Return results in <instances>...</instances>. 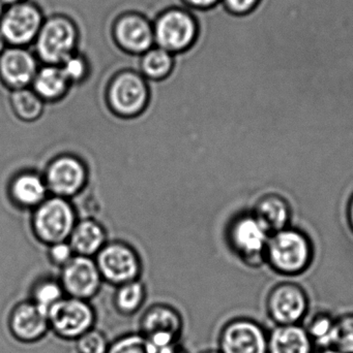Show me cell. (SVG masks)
<instances>
[{
    "mask_svg": "<svg viewBox=\"0 0 353 353\" xmlns=\"http://www.w3.org/2000/svg\"><path fill=\"white\" fill-rule=\"evenodd\" d=\"M313 259L310 239L298 230L285 228L271 234L267 249V261L282 275L304 273Z\"/></svg>",
    "mask_w": 353,
    "mask_h": 353,
    "instance_id": "1",
    "label": "cell"
},
{
    "mask_svg": "<svg viewBox=\"0 0 353 353\" xmlns=\"http://www.w3.org/2000/svg\"><path fill=\"white\" fill-rule=\"evenodd\" d=\"M79 28L66 14L47 17L35 41V55L45 64L60 65L66 58L77 52Z\"/></svg>",
    "mask_w": 353,
    "mask_h": 353,
    "instance_id": "2",
    "label": "cell"
},
{
    "mask_svg": "<svg viewBox=\"0 0 353 353\" xmlns=\"http://www.w3.org/2000/svg\"><path fill=\"white\" fill-rule=\"evenodd\" d=\"M157 47L176 55L192 49L199 35V24L191 10L184 8H167L158 14L153 22Z\"/></svg>",
    "mask_w": 353,
    "mask_h": 353,
    "instance_id": "3",
    "label": "cell"
},
{
    "mask_svg": "<svg viewBox=\"0 0 353 353\" xmlns=\"http://www.w3.org/2000/svg\"><path fill=\"white\" fill-rule=\"evenodd\" d=\"M269 238L271 234L253 214L238 216L230 225V246L249 267H259L267 261Z\"/></svg>",
    "mask_w": 353,
    "mask_h": 353,
    "instance_id": "4",
    "label": "cell"
},
{
    "mask_svg": "<svg viewBox=\"0 0 353 353\" xmlns=\"http://www.w3.org/2000/svg\"><path fill=\"white\" fill-rule=\"evenodd\" d=\"M45 21L43 10L30 0L6 6L0 20V33L8 46L27 48L35 43Z\"/></svg>",
    "mask_w": 353,
    "mask_h": 353,
    "instance_id": "5",
    "label": "cell"
},
{
    "mask_svg": "<svg viewBox=\"0 0 353 353\" xmlns=\"http://www.w3.org/2000/svg\"><path fill=\"white\" fill-rule=\"evenodd\" d=\"M221 353H269V332L250 317L230 319L219 335Z\"/></svg>",
    "mask_w": 353,
    "mask_h": 353,
    "instance_id": "6",
    "label": "cell"
},
{
    "mask_svg": "<svg viewBox=\"0 0 353 353\" xmlns=\"http://www.w3.org/2000/svg\"><path fill=\"white\" fill-rule=\"evenodd\" d=\"M309 309L308 294L300 284L282 282L267 294V315L276 325H302L308 316Z\"/></svg>",
    "mask_w": 353,
    "mask_h": 353,
    "instance_id": "7",
    "label": "cell"
},
{
    "mask_svg": "<svg viewBox=\"0 0 353 353\" xmlns=\"http://www.w3.org/2000/svg\"><path fill=\"white\" fill-rule=\"evenodd\" d=\"M50 329L64 339L77 340L95 325V311L84 300L64 298L48 312Z\"/></svg>",
    "mask_w": 353,
    "mask_h": 353,
    "instance_id": "8",
    "label": "cell"
},
{
    "mask_svg": "<svg viewBox=\"0 0 353 353\" xmlns=\"http://www.w3.org/2000/svg\"><path fill=\"white\" fill-rule=\"evenodd\" d=\"M37 236L48 244L64 242L75 228V214L64 197L55 196L44 201L33 218Z\"/></svg>",
    "mask_w": 353,
    "mask_h": 353,
    "instance_id": "9",
    "label": "cell"
},
{
    "mask_svg": "<svg viewBox=\"0 0 353 353\" xmlns=\"http://www.w3.org/2000/svg\"><path fill=\"white\" fill-rule=\"evenodd\" d=\"M149 92L145 79L138 72L124 70L111 80L108 101L114 112L122 116H135L145 109Z\"/></svg>",
    "mask_w": 353,
    "mask_h": 353,
    "instance_id": "10",
    "label": "cell"
},
{
    "mask_svg": "<svg viewBox=\"0 0 353 353\" xmlns=\"http://www.w3.org/2000/svg\"><path fill=\"white\" fill-rule=\"evenodd\" d=\"M112 37L122 51L133 55H142L155 46L153 22L136 12H124L114 21Z\"/></svg>",
    "mask_w": 353,
    "mask_h": 353,
    "instance_id": "11",
    "label": "cell"
},
{
    "mask_svg": "<svg viewBox=\"0 0 353 353\" xmlns=\"http://www.w3.org/2000/svg\"><path fill=\"white\" fill-rule=\"evenodd\" d=\"M97 265L102 278L120 286L135 281L140 272L136 253L122 244L103 247L97 255Z\"/></svg>",
    "mask_w": 353,
    "mask_h": 353,
    "instance_id": "12",
    "label": "cell"
},
{
    "mask_svg": "<svg viewBox=\"0 0 353 353\" xmlns=\"http://www.w3.org/2000/svg\"><path fill=\"white\" fill-rule=\"evenodd\" d=\"M102 275L97 263L87 256H75L62 270L61 286L70 298L88 300L101 288Z\"/></svg>",
    "mask_w": 353,
    "mask_h": 353,
    "instance_id": "13",
    "label": "cell"
},
{
    "mask_svg": "<svg viewBox=\"0 0 353 353\" xmlns=\"http://www.w3.org/2000/svg\"><path fill=\"white\" fill-rule=\"evenodd\" d=\"M39 68V59L28 48L8 46L0 55V82L12 90L28 88Z\"/></svg>",
    "mask_w": 353,
    "mask_h": 353,
    "instance_id": "14",
    "label": "cell"
},
{
    "mask_svg": "<svg viewBox=\"0 0 353 353\" xmlns=\"http://www.w3.org/2000/svg\"><path fill=\"white\" fill-rule=\"evenodd\" d=\"M84 165L70 157H60L50 165L46 175V185L56 196L77 194L86 183Z\"/></svg>",
    "mask_w": 353,
    "mask_h": 353,
    "instance_id": "15",
    "label": "cell"
},
{
    "mask_svg": "<svg viewBox=\"0 0 353 353\" xmlns=\"http://www.w3.org/2000/svg\"><path fill=\"white\" fill-rule=\"evenodd\" d=\"M8 327L19 341L25 343L39 341L50 329L48 314L32 301L20 303L10 312Z\"/></svg>",
    "mask_w": 353,
    "mask_h": 353,
    "instance_id": "16",
    "label": "cell"
},
{
    "mask_svg": "<svg viewBox=\"0 0 353 353\" xmlns=\"http://www.w3.org/2000/svg\"><path fill=\"white\" fill-rule=\"evenodd\" d=\"M315 350L303 325H276L269 332V353H314Z\"/></svg>",
    "mask_w": 353,
    "mask_h": 353,
    "instance_id": "17",
    "label": "cell"
},
{
    "mask_svg": "<svg viewBox=\"0 0 353 353\" xmlns=\"http://www.w3.org/2000/svg\"><path fill=\"white\" fill-rule=\"evenodd\" d=\"M180 313L168 306H155L147 310L141 321V334L144 337H170L178 340L182 334Z\"/></svg>",
    "mask_w": 353,
    "mask_h": 353,
    "instance_id": "18",
    "label": "cell"
},
{
    "mask_svg": "<svg viewBox=\"0 0 353 353\" xmlns=\"http://www.w3.org/2000/svg\"><path fill=\"white\" fill-rule=\"evenodd\" d=\"M253 215L273 234L288 228L292 209L287 199L277 193L260 197L254 208Z\"/></svg>",
    "mask_w": 353,
    "mask_h": 353,
    "instance_id": "19",
    "label": "cell"
},
{
    "mask_svg": "<svg viewBox=\"0 0 353 353\" xmlns=\"http://www.w3.org/2000/svg\"><path fill=\"white\" fill-rule=\"evenodd\" d=\"M70 247L81 256L99 252L105 244L103 228L93 220H83L75 225L70 234Z\"/></svg>",
    "mask_w": 353,
    "mask_h": 353,
    "instance_id": "20",
    "label": "cell"
},
{
    "mask_svg": "<svg viewBox=\"0 0 353 353\" xmlns=\"http://www.w3.org/2000/svg\"><path fill=\"white\" fill-rule=\"evenodd\" d=\"M70 85L59 65L45 64L37 70L32 82V90L41 99L54 101L61 97Z\"/></svg>",
    "mask_w": 353,
    "mask_h": 353,
    "instance_id": "21",
    "label": "cell"
},
{
    "mask_svg": "<svg viewBox=\"0 0 353 353\" xmlns=\"http://www.w3.org/2000/svg\"><path fill=\"white\" fill-rule=\"evenodd\" d=\"M12 199L25 207L39 205L45 201L47 185L35 174H23L14 179L10 186Z\"/></svg>",
    "mask_w": 353,
    "mask_h": 353,
    "instance_id": "22",
    "label": "cell"
},
{
    "mask_svg": "<svg viewBox=\"0 0 353 353\" xmlns=\"http://www.w3.org/2000/svg\"><path fill=\"white\" fill-rule=\"evenodd\" d=\"M174 65L175 55L157 46L142 54L139 62L141 76L153 81L167 78L171 74Z\"/></svg>",
    "mask_w": 353,
    "mask_h": 353,
    "instance_id": "23",
    "label": "cell"
},
{
    "mask_svg": "<svg viewBox=\"0 0 353 353\" xmlns=\"http://www.w3.org/2000/svg\"><path fill=\"white\" fill-rule=\"evenodd\" d=\"M337 317L329 311H317L304 325L316 350L333 348Z\"/></svg>",
    "mask_w": 353,
    "mask_h": 353,
    "instance_id": "24",
    "label": "cell"
},
{
    "mask_svg": "<svg viewBox=\"0 0 353 353\" xmlns=\"http://www.w3.org/2000/svg\"><path fill=\"white\" fill-rule=\"evenodd\" d=\"M12 111L24 121L37 120L43 112V99L28 88L17 89L10 93Z\"/></svg>",
    "mask_w": 353,
    "mask_h": 353,
    "instance_id": "25",
    "label": "cell"
},
{
    "mask_svg": "<svg viewBox=\"0 0 353 353\" xmlns=\"http://www.w3.org/2000/svg\"><path fill=\"white\" fill-rule=\"evenodd\" d=\"M144 299V286L135 280L120 286L116 292L115 306L124 314H133L142 306Z\"/></svg>",
    "mask_w": 353,
    "mask_h": 353,
    "instance_id": "26",
    "label": "cell"
},
{
    "mask_svg": "<svg viewBox=\"0 0 353 353\" xmlns=\"http://www.w3.org/2000/svg\"><path fill=\"white\" fill-rule=\"evenodd\" d=\"M64 290L61 284L47 280L35 286L33 290L32 302L48 314L50 309L64 299Z\"/></svg>",
    "mask_w": 353,
    "mask_h": 353,
    "instance_id": "27",
    "label": "cell"
},
{
    "mask_svg": "<svg viewBox=\"0 0 353 353\" xmlns=\"http://www.w3.org/2000/svg\"><path fill=\"white\" fill-rule=\"evenodd\" d=\"M333 348L342 353H353V313L337 317Z\"/></svg>",
    "mask_w": 353,
    "mask_h": 353,
    "instance_id": "28",
    "label": "cell"
},
{
    "mask_svg": "<svg viewBox=\"0 0 353 353\" xmlns=\"http://www.w3.org/2000/svg\"><path fill=\"white\" fill-rule=\"evenodd\" d=\"M107 353H153L142 334H131L118 338L109 346Z\"/></svg>",
    "mask_w": 353,
    "mask_h": 353,
    "instance_id": "29",
    "label": "cell"
},
{
    "mask_svg": "<svg viewBox=\"0 0 353 353\" xmlns=\"http://www.w3.org/2000/svg\"><path fill=\"white\" fill-rule=\"evenodd\" d=\"M59 66L70 84L80 83L81 81L86 78L87 74H88V61H87L86 57L79 52H75L73 55L66 58Z\"/></svg>",
    "mask_w": 353,
    "mask_h": 353,
    "instance_id": "30",
    "label": "cell"
},
{
    "mask_svg": "<svg viewBox=\"0 0 353 353\" xmlns=\"http://www.w3.org/2000/svg\"><path fill=\"white\" fill-rule=\"evenodd\" d=\"M76 341L79 353H107L110 346L104 333L93 327Z\"/></svg>",
    "mask_w": 353,
    "mask_h": 353,
    "instance_id": "31",
    "label": "cell"
},
{
    "mask_svg": "<svg viewBox=\"0 0 353 353\" xmlns=\"http://www.w3.org/2000/svg\"><path fill=\"white\" fill-rule=\"evenodd\" d=\"M73 252H74V250H73L70 245L66 242H60L52 245L49 255L50 259L55 265L64 267L74 257L73 256Z\"/></svg>",
    "mask_w": 353,
    "mask_h": 353,
    "instance_id": "32",
    "label": "cell"
},
{
    "mask_svg": "<svg viewBox=\"0 0 353 353\" xmlns=\"http://www.w3.org/2000/svg\"><path fill=\"white\" fill-rule=\"evenodd\" d=\"M225 8L232 14H248L254 10L259 0H222Z\"/></svg>",
    "mask_w": 353,
    "mask_h": 353,
    "instance_id": "33",
    "label": "cell"
},
{
    "mask_svg": "<svg viewBox=\"0 0 353 353\" xmlns=\"http://www.w3.org/2000/svg\"><path fill=\"white\" fill-rule=\"evenodd\" d=\"M182 1L188 6L189 10H205L217 6L222 0H182Z\"/></svg>",
    "mask_w": 353,
    "mask_h": 353,
    "instance_id": "34",
    "label": "cell"
},
{
    "mask_svg": "<svg viewBox=\"0 0 353 353\" xmlns=\"http://www.w3.org/2000/svg\"><path fill=\"white\" fill-rule=\"evenodd\" d=\"M348 220H350V226L353 230V195L348 205Z\"/></svg>",
    "mask_w": 353,
    "mask_h": 353,
    "instance_id": "35",
    "label": "cell"
},
{
    "mask_svg": "<svg viewBox=\"0 0 353 353\" xmlns=\"http://www.w3.org/2000/svg\"><path fill=\"white\" fill-rule=\"evenodd\" d=\"M6 48H8V43L4 41L3 37H2L1 33H0V55L3 53Z\"/></svg>",
    "mask_w": 353,
    "mask_h": 353,
    "instance_id": "36",
    "label": "cell"
},
{
    "mask_svg": "<svg viewBox=\"0 0 353 353\" xmlns=\"http://www.w3.org/2000/svg\"><path fill=\"white\" fill-rule=\"evenodd\" d=\"M0 1H1V3L6 8V6H12V4L19 3V2L25 1V0H0Z\"/></svg>",
    "mask_w": 353,
    "mask_h": 353,
    "instance_id": "37",
    "label": "cell"
},
{
    "mask_svg": "<svg viewBox=\"0 0 353 353\" xmlns=\"http://www.w3.org/2000/svg\"><path fill=\"white\" fill-rule=\"evenodd\" d=\"M314 353H342L335 348H325V350H316Z\"/></svg>",
    "mask_w": 353,
    "mask_h": 353,
    "instance_id": "38",
    "label": "cell"
},
{
    "mask_svg": "<svg viewBox=\"0 0 353 353\" xmlns=\"http://www.w3.org/2000/svg\"><path fill=\"white\" fill-rule=\"evenodd\" d=\"M4 10H6V6H4L3 4L1 3V1H0V20H1Z\"/></svg>",
    "mask_w": 353,
    "mask_h": 353,
    "instance_id": "39",
    "label": "cell"
},
{
    "mask_svg": "<svg viewBox=\"0 0 353 353\" xmlns=\"http://www.w3.org/2000/svg\"><path fill=\"white\" fill-rule=\"evenodd\" d=\"M201 353H221L219 350H207V352H203Z\"/></svg>",
    "mask_w": 353,
    "mask_h": 353,
    "instance_id": "40",
    "label": "cell"
},
{
    "mask_svg": "<svg viewBox=\"0 0 353 353\" xmlns=\"http://www.w3.org/2000/svg\"><path fill=\"white\" fill-rule=\"evenodd\" d=\"M172 353H188L184 352V350H180V347L178 348V350H175V352H173Z\"/></svg>",
    "mask_w": 353,
    "mask_h": 353,
    "instance_id": "41",
    "label": "cell"
}]
</instances>
